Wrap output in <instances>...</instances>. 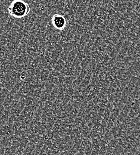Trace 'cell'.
<instances>
[{"mask_svg":"<svg viewBox=\"0 0 140 155\" xmlns=\"http://www.w3.org/2000/svg\"><path fill=\"white\" fill-rule=\"evenodd\" d=\"M8 14L13 18L20 19L26 16L31 11L29 5L23 0H13L7 8Z\"/></svg>","mask_w":140,"mask_h":155,"instance_id":"obj_1","label":"cell"},{"mask_svg":"<svg viewBox=\"0 0 140 155\" xmlns=\"http://www.w3.org/2000/svg\"><path fill=\"white\" fill-rule=\"evenodd\" d=\"M51 23L56 29L63 31L67 25V20L64 16L56 13L51 18Z\"/></svg>","mask_w":140,"mask_h":155,"instance_id":"obj_2","label":"cell"}]
</instances>
